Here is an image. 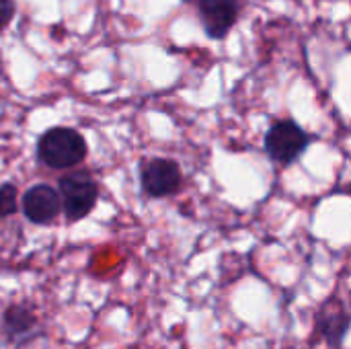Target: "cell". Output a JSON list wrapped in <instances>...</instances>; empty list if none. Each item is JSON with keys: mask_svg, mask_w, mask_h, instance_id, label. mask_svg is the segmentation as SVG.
<instances>
[{"mask_svg": "<svg viewBox=\"0 0 351 349\" xmlns=\"http://www.w3.org/2000/svg\"><path fill=\"white\" fill-rule=\"evenodd\" d=\"M19 208V191L12 183L0 185V220L12 216Z\"/></svg>", "mask_w": 351, "mask_h": 349, "instance_id": "9", "label": "cell"}, {"mask_svg": "<svg viewBox=\"0 0 351 349\" xmlns=\"http://www.w3.org/2000/svg\"><path fill=\"white\" fill-rule=\"evenodd\" d=\"M311 142L313 136L306 130H302L296 121L282 119L267 130L263 138V148L276 165L290 167L306 152Z\"/></svg>", "mask_w": 351, "mask_h": 349, "instance_id": "2", "label": "cell"}, {"mask_svg": "<svg viewBox=\"0 0 351 349\" xmlns=\"http://www.w3.org/2000/svg\"><path fill=\"white\" fill-rule=\"evenodd\" d=\"M14 16V4L12 0H0V29H4Z\"/></svg>", "mask_w": 351, "mask_h": 349, "instance_id": "10", "label": "cell"}, {"mask_svg": "<svg viewBox=\"0 0 351 349\" xmlns=\"http://www.w3.org/2000/svg\"><path fill=\"white\" fill-rule=\"evenodd\" d=\"M60 197L64 216L70 222L86 218L99 200V185L86 173H70L60 179Z\"/></svg>", "mask_w": 351, "mask_h": 349, "instance_id": "3", "label": "cell"}, {"mask_svg": "<svg viewBox=\"0 0 351 349\" xmlns=\"http://www.w3.org/2000/svg\"><path fill=\"white\" fill-rule=\"evenodd\" d=\"M241 0H199V14L210 37H224L239 19Z\"/></svg>", "mask_w": 351, "mask_h": 349, "instance_id": "8", "label": "cell"}, {"mask_svg": "<svg viewBox=\"0 0 351 349\" xmlns=\"http://www.w3.org/2000/svg\"><path fill=\"white\" fill-rule=\"evenodd\" d=\"M21 210L25 218L33 224H49L62 212V197L60 191L41 183L29 187L21 197Z\"/></svg>", "mask_w": 351, "mask_h": 349, "instance_id": "6", "label": "cell"}, {"mask_svg": "<svg viewBox=\"0 0 351 349\" xmlns=\"http://www.w3.org/2000/svg\"><path fill=\"white\" fill-rule=\"evenodd\" d=\"M140 185L148 197L162 200L181 191L183 173L173 158H148L140 165Z\"/></svg>", "mask_w": 351, "mask_h": 349, "instance_id": "4", "label": "cell"}, {"mask_svg": "<svg viewBox=\"0 0 351 349\" xmlns=\"http://www.w3.org/2000/svg\"><path fill=\"white\" fill-rule=\"evenodd\" d=\"M317 323V333L319 337L329 346L337 349L346 341L351 329V315L337 296H329L317 311L315 317Z\"/></svg>", "mask_w": 351, "mask_h": 349, "instance_id": "5", "label": "cell"}, {"mask_svg": "<svg viewBox=\"0 0 351 349\" xmlns=\"http://www.w3.org/2000/svg\"><path fill=\"white\" fill-rule=\"evenodd\" d=\"M37 158L53 171L72 169L86 158V140L72 128H51L37 142Z\"/></svg>", "mask_w": 351, "mask_h": 349, "instance_id": "1", "label": "cell"}, {"mask_svg": "<svg viewBox=\"0 0 351 349\" xmlns=\"http://www.w3.org/2000/svg\"><path fill=\"white\" fill-rule=\"evenodd\" d=\"M0 333L10 346H25L39 335V319L27 304H10L0 321Z\"/></svg>", "mask_w": 351, "mask_h": 349, "instance_id": "7", "label": "cell"}]
</instances>
